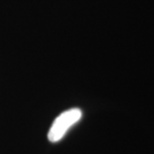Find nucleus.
Instances as JSON below:
<instances>
[{
	"mask_svg": "<svg viewBox=\"0 0 154 154\" xmlns=\"http://www.w3.org/2000/svg\"><path fill=\"white\" fill-rule=\"evenodd\" d=\"M82 112L78 108H73L63 112L53 122L48 133V139L51 142H57L65 135L69 128L82 118Z\"/></svg>",
	"mask_w": 154,
	"mask_h": 154,
	"instance_id": "obj_1",
	"label": "nucleus"
}]
</instances>
